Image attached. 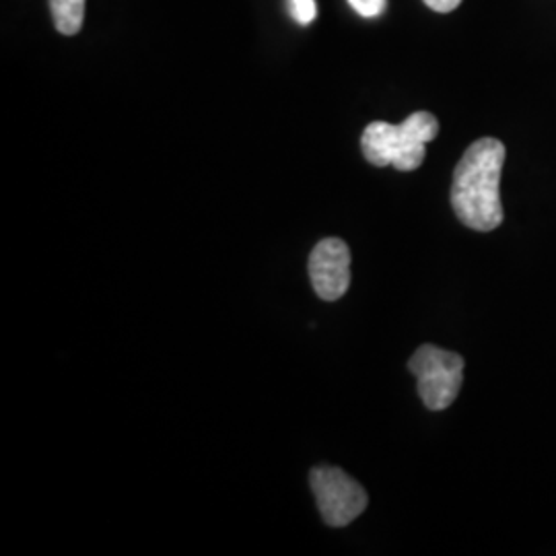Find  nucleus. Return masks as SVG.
<instances>
[{"label":"nucleus","mask_w":556,"mask_h":556,"mask_svg":"<svg viewBox=\"0 0 556 556\" xmlns=\"http://www.w3.org/2000/svg\"><path fill=\"white\" fill-rule=\"evenodd\" d=\"M309 278L321 301H338L351 285V252L338 238L321 239L309 256Z\"/></svg>","instance_id":"39448f33"},{"label":"nucleus","mask_w":556,"mask_h":556,"mask_svg":"<svg viewBox=\"0 0 556 556\" xmlns=\"http://www.w3.org/2000/svg\"><path fill=\"white\" fill-rule=\"evenodd\" d=\"M435 13H452L462 4V0H422Z\"/></svg>","instance_id":"1a4fd4ad"},{"label":"nucleus","mask_w":556,"mask_h":556,"mask_svg":"<svg viewBox=\"0 0 556 556\" xmlns=\"http://www.w3.org/2000/svg\"><path fill=\"white\" fill-rule=\"evenodd\" d=\"M505 144L497 139L472 142L459 160L452 184V206L457 219L475 231H493L503 223L501 174Z\"/></svg>","instance_id":"f257e3e1"},{"label":"nucleus","mask_w":556,"mask_h":556,"mask_svg":"<svg viewBox=\"0 0 556 556\" xmlns=\"http://www.w3.org/2000/svg\"><path fill=\"white\" fill-rule=\"evenodd\" d=\"M349 4L357 11L361 17H379L386 11V0H349Z\"/></svg>","instance_id":"6e6552de"},{"label":"nucleus","mask_w":556,"mask_h":556,"mask_svg":"<svg viewBox=\"0 0 556 556\" xmlns=\"http://www.w3.org/2000/svg\"><path fill=\"white\" fill-rule=\"evenodd\" d=\"M54 27L62 36H77L85 21V0H48Z\"/></svg>","instance_id":"423d86ee"},{"label":"nucleus","mask_w":556,"mask_h":556,"mask_svg":"<svg viewBox=\"0 0 556 556\" xmlns=\"http://www.w3.org/2000/svg\"><path fill=\"white\" fill-rule=\"evenodd\" d=\"M417 378L418 396L429 410H445L454 404L464 381V358L433 344H422L408 361Z\"/></svg>","instance_id":"7ed1b4c3"},{"label":"nucleus","mask_w":556,"mask_h":556,"mask_svg":"<svg viewBox=\"0 0 556 556\" xmlns=\"http://www.w3.org/2000/svg\"><path fill=\"white\" fill-rule=\"evenodd\" d=\"M439 122L429 112H417L402 124L371 122L363 137L361 149L365 160L376 167L394 165L397 172H415L427 155V142L438 139Z\"/></svg>","instance_id":"f03ea898"},{"label":"nucleus","mask_w":556,"mask_h":556,"mask_svg":"<svg viewBox=\"0 0 556 556\" xmlns=\"http://www.w3.org/2000/svg\"><path fill=\"white\" fill-rule=\"evenodd\" d=\"M309 482L318 501L319 514L332 528H342L355 521L369 503L365 489L357 480L334 466L314 468Z\"/></svg>","instance_id":"20e7f679"},{"label":"nucleus","mask_w":556,"mask_h":556,"mask_svg":"<svg viewBox=\"0 0 556 556\" xmlns=\"http://www.w3.org/2000/svg\"><path fill=\"white\" fill-rule=\"evenodd\" d=\"M291 13L301 25H309L318 15L316 0H291Z\"/></svg>","instance_id":"0eeeda50"}]
</instances>
